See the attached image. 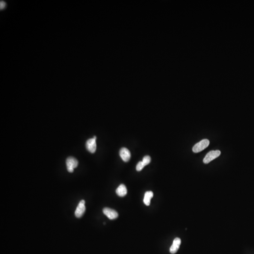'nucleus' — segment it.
<instances>
[{
    "mask_svg": "<svg viewBox=\"0 0 254 254\" xmlns=\"http://www.w3.org/2000/svg\"><path fill=\"white\" fill-rule=\"evenodd\" d=\"M209 145V141L208 139H204L195 144L193 148V151L194 153L200 152L205 148H207Z\"/></svg>",
    "mask_w": 254,
    "mask_h": 254,
    "instance_id": "nucleus-1",
    "label": "nucleus"
},
{
    "mask_svg": "<svg viewBox=\"0 0 254 254\" xmlns=\"http://www.w3.org/2000/svg\"><path fill=\"white\" fill-rule=\"evenodd\" d=\"M67 170L68 172L72 173L74 169L76 168L78 165V161L75 158L72 157H69L66 160Z\"/></svg>",
    "mask_w": 254,
    "mask_h": 254,
    "instance_id": "nucleus-2",
    "label": "nucleus"
},
{
    "mask_svg": "<svg viewBox=\"0 0 254 254\" xmlns=\"http://www.w3.org/2000/svg\"><path fill=\"white\" fill-rule=\"evenodd\" d=\"M221 155V152L219 150L211 151L207 153L203 159V162L205 164H208L213 160L217 158Z\"/></svg>",
    "mask_w": 254,
    "mask_h": 254,
    "instance_id": "nucleus-3",
    "label": "nucleus"
},
{
    "mask_svg": "<svg viewBox=\"0 0 254 254\" xmlns=\"http://www.w3.org/2000/svg\"><path fill=\"white\" fill-rule=\"evenodd\" d=\"M96 137H94L93 138H90L87 140L86 143V147L87 149L91 153H94L96 151Z\"/></svg>",
    "mask_w": 254,
    "mask_h": 254,
    "instance_id": "nucleus-4",
    "label": "nucleus"
},
{
    "mask_svg": "<svg viewBox=\"0 0 254 254\" xmlns=\"http://www.w3.org/2000/svg\"><path fill=\"white\" fill-rule=\"evenodd\" d=\"M85 202L84 200H81L80 201L79 204L77 207L75 211V216L77 218H80L81 217L85 212L86 208L85 206Z\"/></svg>",
    "mask_w": 254,
    "mask_h": 254,
    "instance_id": "nucleus-5",
    "label": "nucleus"
},
{
    "mask_svg": "<svg viewBox=\"0 0 254 254\" xmlns=\"http://www.w3.org/2000/svg\"><path fill=\"white\" fill-rule=\"evenodd\" d=\"M103 213L111 220L115 219L118 217V214L114 209L108 208H105L103 210Z\"/></svg>",
    "mask_w": 254,
    "mask_h": 254,
    "instance_id": "nucleus-6",
    "label": "nucleus"
},
{
    "mask_svg": "<svg viewBox=\"0 0 254 254\" xmlns=\"http://www.w3.org/2000/svg\"><path fill=\"white\" fill-rule=\"evenodd\" d=\"M181 240L179 238H176L173 241V243L170 248V251L172 254H176L178 252L180 246L181 245Z\"/></svg>",
    "mask_w": 254,
    "mask_h": 254,
    "instance_id": "nucleus-7",
    "label": "nucleus"
},
{
    "mask_svg": "<svg viewBox=\"0 0 254 254\" xmlns=\"http://www.w3.org/2000/svg\"><path fill=\"white\" fill-rule=\"evenodd\" d=\"M120 155L123 161L128 162L130 160L131 153L127 148H122L120 151Z\"/></svg>",
    "mask_w": 254,
    "mask_h": 254,
    "instance_id": "nucleus-8",
    "label": "nucleus"
},
{
    "mask_svg": "<svg viewBox=\"0 0 254 254\" xmlns=\"http://www.w3.org/2000/svg\"><path fill=\"white\" fill-rule=\"evenodd\" d=\"M116 193L120 197H124L127 193V188L124 185H121L116 189Z\"/></svg>",
    "mask_w": 254,
    "mask_h": 254,
    "instance_id": "nucleus-9",
    "label": "nucleus"
},
{
    "mask_svg": "<svg viewBox=\"0 0 254 254\" xmlns=\"http://www.w3.org/2000/svg\"><path fill=\"white\" fill-rule=\"evenodd\" d=\"M153 196V193L152 191H147L145 194L143 198V202L145 205L148 206L150 205L151 200Z\"/></svg>",
    "mask_w": 254,
    "mask_h": 254,
    "instance_id": "nucleus-10",
    "label": "nucleus"
},
{
    "mask_svg": "<svg viewBox=\"0 0 254 254\" xmlns=\"http://www.w3.org/2000/svg\"><path fill=\"white\" fill-rule=\"evenodd\" d=\"M151 159L149 156H146L143 159L142 162H143V164L146 166L149 164L151 162Z\"/></svg>",
    "mask_w": 254,
    "mask_h": 254,
    "instance_id": "nucleus-11",
    "label": "nucleus"
},
{
    "mask_svg": "<svg viewBox=\"0 0 254 254\" xmlns=\"http://www.w3.org/2000/svg\"><path fill=\"white\" fill-rule=\"evenodd\" d=\"M145 166V165L143 164V162L142 161H139L138 163H137V166H136V170H137V171H140L143 169V167Z\"/></svg>",
    "mask_w": 254,
    "mask_h": 254,
    "instance_id": "nucleus-12",
    "label": "nucleus"
},
{
    "mask_svg": "<svg viewBox=\"0 0 254 254\" xmlns=\"http://www.w3.org/2000/svg\"><path fill=\"white\" fill-rule=\"evenodd\" d=\"M6 3L5 1H1V2H0V7H1V9H3L5 8L6 7Z\"/></svg>",
    "mask_w": 254,
    "mask_h": 254,
    "instance_id": "nucleus-13",
    "label": "nucleus"
}]
</instances>
